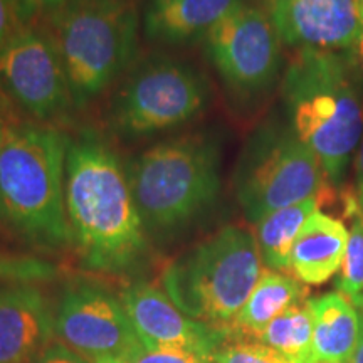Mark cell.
Instances as JSON below:
<instances>
[{
    "mask_svg": "<svg viewBox=\"0 0 363 363\" xmlns=\"http://www.w3.org/2000/svg\"><path fill=\"white\" fill-rule=\"evenodd\" d=\"M72 244L86 269L126 274L147 259L148 234L126 165L96 130L69 136L65 179Z\"/></svg>",
    "mask_w": 363,
    "mask_h": 363,
    "instance_id": "obj_1",
    "label": "cell"
},
{
    "mask_svg": "<svg viewBox=\"0 0 363 363\" xmlns=\"http://www.w3.org/2000/svg\"><path fill=\"white\" fill-rule=\"evenodd\" d=\"M69 135L45 123L7 126L0 147V224L38 249L72 244L65 179Z\"/></svg>",
    "mask_w": 363,
    "mask_h": 363,
    "instance_id": "obj_2",
    "label": "cell"
},
{
    "mask_svg": "<svg viewBox=\"0 0 363 363\" xmlns=\"http://www.w3.org/2000/svg\"><path fill=\"white\" fill-rule=\"evenodd\" d=\"M281 94L288 125L340 189L363 136V96L347 54L294 51Z\"/></svg>",
    "mask_w": 363,
    "mask_h": 363,
    "instance_id": "obj_3",
    "label": "cell"
},
{
    "mask_svg": "<svg viewBox=\"0 0 363 363\" xmlns=\"http://www.w3.org/2000/svg\"><path fill=\"white\" fill-rule=\"evenodd\" d=\"M126 172L147 234L169 238L216 202L220 143L208 131L172 136L131 158Z\"/></svg>",
    "mask_w": 363,
    "mask_h": 363,
    "instance_id": "obj_4",
    "label": "cell"
},
{
    "mask_svg": "<svg viewBox=\"0 0 363 363\" xmlns=\"http://www.w3.org/2000/svg\"><path fill=\"white\" fill-rule=\"evenodd\" d=\"M262 271L256 238L246 229L227 225L172 261L162 284L185 315L225 330L246 305Z\"/></svg>",
    "mask_w": 363,
    "mask_h": 363,
    "instance_id": "obj_5",
    "label": "cell"
},
{
    "mask_svg": "<svg viewBox=\"0 0 363 363\" xmlns=\"http://www.w3.org/2000/svg\"><path fill=\"white\" fill-rule=\"evenodd\" d=\"M51 21L74 108L96 99L136 51L138 13L130 0H66Z\"/></svg>",
    "mask_w": 363,
    "mask_h": 363,
    "instance_id": "obj_6",
    "label": "cell"
},
{
    "mask_svg": "<svg viewBox=\"0 0 363 363\" xmlns=\"http://www.w3.org/2000/svg\"><path fill=\"white\" fill-rule=\"evenodd\" d=\"M234 190L249 222L311 197L340 203V189L326 179L315 153L284 121L261 125L240 153L234 172Z\"/></svg>",
    "mask_w": 363,
    "mask_h": 363,
    "instance_id": "obj_7",
    "label": "cell"
},
{
    "mask_svg": "<svg viewBox=\"0 0 363 363\" xmlns=\"http://www.w3.org/2000/svg\"><path fill=\"white\" fill-rule=\"evenodd\" d=\"M208 101L211 88L202 72L180 59L153 54L113 94L108 125L120 138H148L194 121Z\"/></svg>",
    "mask_w": 363,
    "mask_h": 363,
    "instance_id": "obj_8",
    "label": "cell"
},
{
    "mask_svg": "<svg viewBox=\"0 0 363 363\" xmlns=\"http://www.w3.org/2000/svg\"><path fill=\"white\" fill-rule=\"evenodd\" d=\"M206 54L222 83L239 98L266 93L278 81L281 38L269 12L240 6L203 38Z\"/></svg>",
    "mask_w": 363,
    "mask_h": 363,
    "instance_id": "obj_9",
    "label": "cell"
},
{
    "mask_svg": "<svg viewBox=\"0 0 363 363\" xmlns=\"http://www.w3.org/2000/svg\"><path fill=\"white\" fill-rule=\"evenodd\" d=\"M0 86L11 101L43 123L65 118L74 108L56 44L29 26L0 49Z\"/></svg>",
    "mask_w": 363,
    "mask_h": 363,
    "instance_id": "obj_10",
    "label": "cell"
},
{
    "mask_svg": "<svg viewBox=\"0 0 363 363\" xmlns=\"http://www.w3.org/2000/svg\"><path fill=\"white\" fill-rule=\"evenodd\" d=\"M54 335L88 360L125 358L138 345L121 299L93 281L76 279L54 308Z\"/></svg>",
    "mask_w": 363,
    "mask_h": 363,
    "instance_id": "obj_11",
    "label": "cell"
},
{
    "mask_svg": "<svg viewBox=\"0 0 363 363\" xmlns=\"http://www.w3.org/2000/svg\"><path fill=\"white\" fill-rule=\"evenodd\" d=\"M123 305L138 342L147 348H177L214 360L227 331L194 320L180 311L157 286L136 281L121 291Z\"/></svg>",
    "mask_w": 363,
    "mask_h": 363,
    "instance_id": "obj_12",
    "label": "cell"
},
{
    "mask_svg": "<svg viewBox=\"0 0 363 363\" xmlns=\"http://www.w3.org/2000/svg\"><path fill=\"white\" fill-rule=\"evenodd\" d=\"M269 13L281 43L294 51L347 52L363 29L358 0H274Z\"/></svg>",
    "mask_w": 363,
    "mask_h": 363,
    "instance_id": "obj_13",
    "label": "cell"
},
{
    "mask_svg": "<svg viewBox=\"0 0 363 363\" xmlns=\"http://www.w3.org/2000/svg\"><path fill=\"white\" fill-rule=\"evenodd\" d=\"M54 335V310L29 284L0 288V363H27Z\"/></svg>",
    "mask_w": 363,
    "mask_h": 363,
    "instance_id": "obj_14",
    "label": "cell"
},
{
    "mask_svg": "<svg viewBox=\"0 0 363 363\" xmlns=\"http://www.w3.org/2000/svg\"><path fill=\"white\" fill-rule=\"evenodd\" d=\"M244 4L246 0H150L145 34L162 44L195 43Z\"/></svg>",
    "mask_w": 363,
    "mask_h": 363,
    "instance_id": "obj_15",
    "label": "cell"
},
{
    "mask_svg": "<svg viewBox=\"0 0 363 363\" xmlns=\"http://www.w3.org/2000/svg\"><path fill=\"white\" fill-rule=\"evenodd\" d=\"M348 230L343 220L316 211L299 230L291 251V274L303 284H323L342 269Z\"/></svg>",
    "mask_w": 363,
    "mask_h": 363,
    "instance_id": "obj_16",
    "label": "cell"
},
{
    "mask_svg": "<svg viewBox=\"0 0 363 363\" xmlns=\"http://www.w3.org/2000/svg\"><path fill=\"white\" fill-rule=\"evenodd\" d=\"M315 363H350L360 335V313L342 293L311 298Z\"/></svg>",
    "mask_w": 363,
    "mask_h": 363,
    "instance_id": "obj_17",
    "label": "cell"
},
{
    "mask_svg": "<svg viewBox=\"0 0 363 363\" xmlns=\"http://www.w3.org/2000/svg\"><path fill=\"white\" fill-rule=\"evenodd\" d=\"M308 288L291 274L264 269L246 305L227 326L229 340H257L267 325L298 303L306 301Z\"/></svg>",
    "mask_w": 363,
    "mask_h": 363,
    "instance_id": "obj_18",
    "label": "cell"
},
{
    "mask_svg": "<svg viewBox=\"0 0 363 363\" xmlns=\"http://www.w3.org/2000/svg\"><path fill=\"white\" fill-rule=\"evenodd\" d=\"M335 206L328 197H311L271 212L256 224V240L267 269L291 274V251L299 230L320 206Z\"/></svg>",
    "mask_w": 363,
    "mask_h": 363,
    "instance_id": "obj_19",
    "label": "cell"
},
{
    "mask_svg": "<svg viewBox=\"0 0 363 363\" xmlns=\"http://www.w3.org/2000/svg\"><path fill=\"white\" fill-rule=\"evenodd\" d=\"M256 342L266 345L288 363H315L310 299L276 316Z\"/></svg>",
    "mask_w": 363,
    "mask_h": 363,
    "instance_id": "obj_20",
    "label": "cell"
},
{
    "mask_svg": "<svg viewBox=\"0 0 363 363\" xmlns=\"http://www.w3.org/2000/svg\"><path fill=\"white\" fill-rule=\"evenodd\" d=\"M352 229L348 233L347 251L337 281L338 293L350 301L363 294V214L362 208L352 217Z\"/></svg>",
    "mask_w": 363,
    "mask_h": 363,
    "instance_id": "obj_21",
    "label": "cell"
},
{
    "mask_svg": "<svg viewBox=\"0 0 363 363\" xmlns=\"http://www.w3.org/2000/svg\"><path fill=\"white\" fill-rule=\"evenodd\" d=\"M212 363H288L274 350L256 340H227Z\"/></svg>",
    "mask_w": 363,
    "mask_h": 363,
    "instance_id": "obj_22",
    "label": "cell"
},
{
    "mask_svg": "<svg viewBox=\"0 0 363 363\" xmlns=\"http://www.w3.org/2000/svg\"><path fill=\"white\" fill-rule=\"evenodd\" d=\"M126 363H212L208 358L195 352L177 348H147L142 343L125 358Z\"/></svg>",
    "mask_w": 363,
    "mask_h": 363,
    "instance_id": "obj_23",
    "label": "cell"
},
{
    "mask_svg": "<svg viewBox=\"0 0 363 363\" xmlns=\"http://www.w3.org/2000/svg\"><path fill=\"white\" fill-rule=\"evenodd\" d=\"M66 0H7L21 26H29L40 16H52Z\"/></svg>",
    "mask_w": 363,
    "mask_h": 363,
    "instance_id": "obj_24",
    "label": "cell"
},
{
    "mask_svg": "<svg viewBox=\"0 0 363 363\" xmlns=\"http://www.w3.org/2000/svg\"><path fill=\"white\" fill-rule=\"evenodd\" d=\"M34 363H94L93 360L79 355L71 348H67L66 345L61 342L51 343L44 348L43 352L35 357Z\"/></svg>",
    "mask_w": 363,
    "mask_h": 363,
    "instance_id": "obj_25",
    "label": "cell"
},
{
    "mask_svg": "<svg viewBox=\"0 0 363 363\" xmlns=\"http://www.w3.org/2000/svg\"><path fill=\"white\" fill-rule=\"evenodd\" d=\"M24 26L17 22L7 0H0V49L11 40Z\"/></svg>",
    "mask_w": 363,
    "mask_h": 363,
    "instance_id": "obj_26",
    "label": "cell"
},
{
    "mask_svg": "<svg viewBox=\"0 0 363 363\" xmlns=\"http://www.w3.org/2000/svg\"><path fill=\"white\" fill-rule=\"evenodd\" d=\"M347 59L350 62L352 72L355 76V81L358 84V89H360L362 96H363V29L360 35H358L357 43L353 44L352 49H348L347 52Z\"/></svg>",
    "mask_w": 363,
    "mask_h": 363,
    "instance_id": "obj_27",
    "label": "cell"
},
{
    "mask_svg": "<svg viewBox=\"0 0 363 363\" xmlns=\"http://www.w3.org/2000/svg\"><path fill=\"white\" fill-rule=\"evenodd\" d=\"M355 195L358 199V203H360L362 214H363V136L362 142L358 145L357 150V158H355Z\"/></svg>",
    "mask_w": 363,
    "mask_h": 363,
    "instance_id": "obj_28",
    "label": "cell"
},
{
    "mask_svg": "<svg viewBox=\"0 0 363 363\" xmlns=\"http://www.w3.org/2000/svg\"><path fill=\"white\" fill-rule=\"evenodd\" d=\"M350 363H363V315H360V335H358V343Z\"/></svg>",
    "mask_w": 363,
    "mask_h": 363,
    "instance_id": "obj_29",
    "label": "cell"
},
{
    "mask_svg": "<svg viewBox=\"0 0 363 363\" xmlns=\"http://www.w3.org/2000/svg\"><path fill=\"white\" fill-rule=\"evenodd\" d=\"M11 113V99L4 93L2 86H0V116L6 118Z\"/></svg>",
    "mask_w": 363,
    "mask_h": 363,
    "instance_id": "obj_30",
    "label": "cell"
},
{
    "mask_svg": "<svg viewBox=\"0 0 363 363\" xmlns=\"http://www.w3.org/2000/svg\"><path fill=\"white\" fill-rule=\"evenodd\" d=\"M6 131H7L6 120H4V118L0 116V147H2V143H4V138H6Z\"/></svg>",
    "mask_w": 363,
    "mask_h": 363,
    "instance_id": "obj_31",
    "label": "cell"
},
{
    "mask_svg": "<svg viewBox=\"0 0 363 363\" xmlns=\"http://www.w3.org/2000/svg\"><path fill=\"white\" fill-rule=\"evenodd\" d=\"M352 303H353V306H355L358 310V313L363 315V294H360V296H358L357 299H353Z\"/></svg>",
    "mask_w": 363,
    "mask_h": 363,
    "instance_id": "obj_32",
    "label": "cell"
},
{
    "mask_svg": "<svg viewBox=\"0 0 363 363\" xmlns=\"http://www.w3.org/2000/svg\"><path fill=\"white\" fill-rule=\"evenodd\" d=\"M94 363H126L123 358H116V357H110V358H101V360L94 362Z\"/></svg>",
    "mask_w": 363,
    "mask_h": 363,
    "instance_id": "obj_33",
    "label": "cell"
},
{
    "mask_svg": "<svg viewBox=\"0 0 363 363\" xmlns=\"http://www.w3.org/2000/svg\"><path fill=\"white\" fill-rule=\"evenodd\" d=\"M358 4H360V11H362V19H363V0H358Z\"/></svg>",
    "mask_w": 363,
    "mask_h": 363,
    "instance_id": "obj_34",
    "label": "cell"
},
{
    "mask_svg": "<svg viewBox=\"0 0 363 363\" xmlns=\"http://www.w3.org/2000/svg\"><path fill=\"white\" fill-rule=\"evenodd\" d=\"M272 2H274V0H269V4H272Z\"/></svg>",
    "mask_w": 363,
    "mask_h": 363,
    "instance_id": "obj_35",
    "label": "cell"
}]
</instances>
